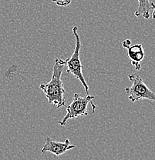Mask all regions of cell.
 <instances>
[{
    "label": "cell",
    "instance_id": "cell-2",
    "mask_svg": "<svg viewBox=\"0 0 155 160\" xmlns=\"http://www.w3.org/2000/svg\"><path fill=\"white\" fill-rule=\"evenodd\" d=\"M93 99H94V96H90L88 94L86 96H82L78 93H75L73 95L72 102L70 106L66 107V114L61 121H59V124L64 126H66V122L69 119H75L78 116H87V107L90 103L92 107V112L94 113L96 106L93 102Z\"/></svg>",
    "mask_w": 155,
    "mask_h": 160
},
{
    "label": "cell",
    "instance_id": "cell-1",
    "mask_svg": "<svg viewBox=\"0 0 155 160\" xmlns=\"http://www.w3.org/2000/svg\"><path fill=\"white\" fill-rule=\"evenodd\" d=\"M65 66V60L56 57L55 59L51 80L49 82L41 83L39 85V88L48 99V102L56 106V108L66 106V100L64 99L65 89L61 79Z\"/></svg>",
    "mask_w": 155,
    "mask_h": 160
},
{
    "label": "cell",
    "instance_id": "cell-6",
    "mask_svg": "<svg viewBox=\"0 0 155 160\" xmlns=\"http://www.w3.org/2000/svg\"><path fill=\"white\" fill-rule=\"evenodd\" d=\"M127 56L131 60V64L137 70L141 69V62L144 59L145 53L141 44H135L127 48Z\"/></svg>",
    "mask_w": 155,
    "mask_h": 160
},
{
    "label": "cell",
    "instance_id": "cell-4",
    "mask_svg": "<svg viewBox=\"0 0 155 160\" xmlns=\"http://www.w3.org/2000/svg\"><path fill=\"white\" fill-rule=\"evenodd\" d=\"M132 85L125 89L127 94L129 95L128 99L131 102L140 99H148L155 102V93L151 91L144 83V80L139 75L131 73L128 76Z\"/></svg>",
    "mask_w": 155,
    "mask_h": 160
},
{
    "label": "cell",
    "instance_id": "cell-5",
    "mask_svg": "<svg viewBox=\"0 0 155 160\" xmlns=\"http://www.w3.org/2000/svg\"><path fill=\"white\" fill-rule=\"evenodd\" d=\"M75 148L74 145H72L69 139H66L64 142L53 141L50 137L47 136L46 139V143L41 149L43 154L46 152H51L55 156H59L63 155L68 150L73 149Z\"/></svg>",
    "mask_w": 155,
    "mask_h": 160
},
{
    "label": "cell",
    "instance_id": "cell-3",
    "mask_svg": "<svg viewBox=\"0 0 155 160\" xmlns=\"http://www.w3.org/2000/svg\"><path fill=\"white\" fill-rule=\"evenodd\" d=\"M73 33L75 36V39H76V46H75L74 51H73L70 57L65 59V63H66V66L67 67L66 73L67 74H72L78 80H80V82L82 83L83 86L84 87L85 91L88 94L89 93V86H88L87 83L85 81L83 75V66L82 63H81L80 55L81 42L79 33H78V28L76 26H74L73 28Z\"/></svg>",
    "mask_w": 155,
    "mask_h": 160
},
{
    "label": "cell",
    "instance_id": "cell-7",
    "mask_svg": "<svg viewBox=\"0 0 155 160\" xmlns=\"http://www.w3.org/2000/svg\"><path fill=\"white\" fill-rule=\"evenodd\" d=\"M138 2V7L137 9L135 11L134 16L136 17H140L143 16L144 19H149L151 16V10L153 9L154 4L151 2L150 0H137Z\"/></svg>",
    "mask_w": 155,
    "mask_h": 160
},
{
    "label": "cell",
    "instance_id": "cell-8",
    "mask_svg": "<svg viewBox=\"0 0 155 160\" xmlns=\"http://www.w3.org/2000/svg\"><path fill=\"white\" fill-rule=\"evenodd\" d=\"M52 2L56 3L57 6H63V7H66V6H69L71 3L72 0H52Z\"/></svg>",
    "mask_w": 155,
    "mask_h": 160
},
{
    "label": "cell",
    "instance_id": "cell-10",
    "mask_svg": "<svg viewBox=\"0 0 155 160\" xmlns=\"http://www.w3.org/2000/svg\"><path fill=\"white\" fill-rule=\"evenodd\" d=\"M153 12H152V18L153 19H155V5L154 6V8H153Z\"/></svg>",
    "mask_w": 155,
    "mask_h": 160
},
{
    "label": "cell",
    "instance_id": "cell-9",
    "mask_svg": "<svg viewBox=\"0 0 155 160\" xmlns=\"http://www.w3.org/2000/svg\"><path fill=\"white\" fill-rule=\"evenodd\" d=\"M122 46H123V47H124V48H126V49H127L129 46H131V39L124 40V41L123 42V43H122Z\"/></svg>",
    "mask_w": 155,
    "mask_h": 160
}]
</instances>
